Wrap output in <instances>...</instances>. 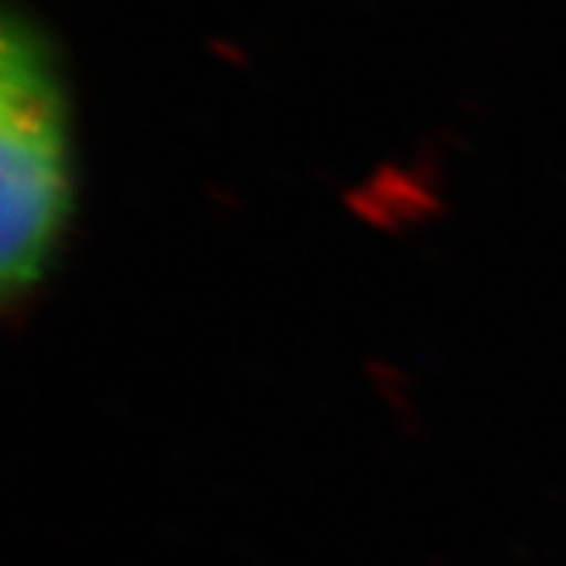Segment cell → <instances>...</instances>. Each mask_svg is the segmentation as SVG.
Here are the masks:
<instances>
[{
	"instance_id": "6da1fadb",
	"label": "cell",
	"mask_w": 566,
	"mask_h": 566,
	"mask_svg": "<svg viewBox=\"0 0 566 566\" xmlns=\"http://www.w3.org/2000/svg\"><path fill=\"white\" fill-rule=\"evenodd\" d=\"M75 212L72 96L49 28L28 8L0 18V294L31 297Z\"/></svg>"
}]
</instances>
